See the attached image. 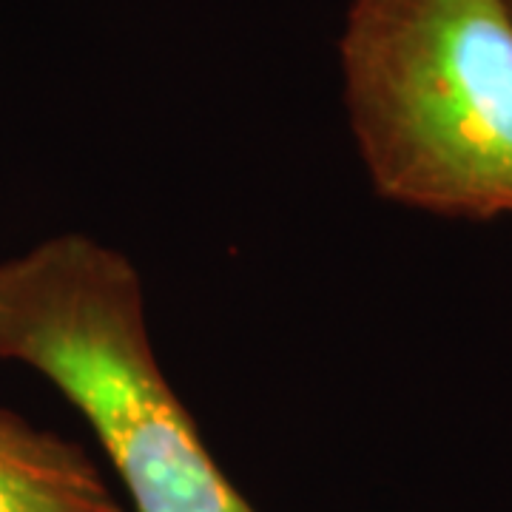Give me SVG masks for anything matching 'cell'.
I'll return each mask as SVG.
<instances>
[{
	"label": "cell",
	"instance_id": "cell-1",
	"mask_svg": "<svg viewBox=\"0 0 512 512\" xmlns=\"http://www.w3.org/2000/svg\"><path fill=\"white\" fill-rule=\"evenodd\" d=\"M0 362L35 370L72 404L134 512H259L165 379L123 251L66 231L3 259Z\"/></svg>",
	"mask_w": 512,
	"mask_h": 512
},
{
	"label": "cell",
	"instance_id": "cell-2",
	"mask_svg": "<svg viewBox=\"0 0 512 512\" xmlns=\"http://www.w3.org/2000/svg\"><path fill=\"white\" fill-rule=\"evenodd\" d=\"M350 134L382 200L447 220L512 214L507 0H350Z\"/></svg>",
	"mask_w": 512,
	"mask_h": 512
},
{
	"label": "cell",
	"instance_id": "cell-3",
	"mask_svg": "<svg viewBox=\"0 0 512 512\" xmlns=\"http://www.w3.org/2000/svg\"><path fill=\"white\" fill-rule=\"evenodd\" d=\"M0 512H123L94 458L0 407Z\"/></svg>",
	"mask_w": 512,
	"mask_h": 512
},
{
	"label": "cell",
	"instance_id": "cell-4",
	"mask_svg": "<svg viewBox=\"0 0 512 512\" xmlns=\"http://www.w3.org/2000/svg\"><path fill=\"white\" fill-rule=\"evenodd\" d=\"M507 3H510V9H512V0H507Z\"/></svg>",
	"mask_w": 512,
	"mask_h": 512
}]
</instances>
